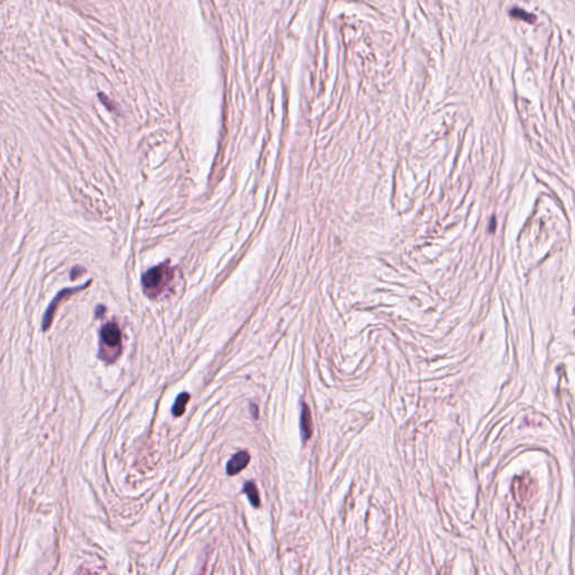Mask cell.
<instances>
[{
  "label": "cell",
  "instance_id": "cell-4",
  "mask_svg": "<svg viewBox=\"0 0 575 575\" xmlns=\"http://www.w3.org/2000/svg\"><path fill=\"white\" fill-rule=\"evenodd\" d=\"M250 454L245 452V450L236 453L235 455L230 459L228 464H227V474L236 475L237 473H240V472L243 471L244 468L247 466V464L250 463Z\"/></svg>",
  "mask_w": 575,
  "mask_h": 575
},
{
  "label": "cell",
  "instance_id": "cell-7",
  "mask_svg": "<svg viewBox=\"0 0 575 575\" xmlns=\"http://www.w3.org/2000/svg\"><path fill=\"white\" fill-rule=\"evenodd\" d=\"M244 492L246 493L250 502L254 505V507H259L260 505V496H259V491H258V489H256L254 483L251 482V481L245 483Z\"/></svg>",
  "mask_w": 575,
  "mask_h": 575
},
{
  "label": "cell",
  "instance_id": "cell-9",
  "mask_svg": "<svg viewBox=\"0 0 575 575\" xmlns=\"http://www.w3.org/2000/svg\"><path fill=\"white\" fill-rule=\"evenodd\" d=\"M84 272H86V271H84L83 267H81V266H74L72 269V271H71V276H70L71 280H75L76 278H79L80 276H82V273H84Z\"/></svg>",
  "mask_w": 575,
  "mask_h": 575
},
{
  "label": "cell",
  "instance_id": "cell-10",
  "mask_svg": "<svg viewBox=\"0 0 575 575\" xmlns=\"http://www.w3.org/2000/svg\"><path fill=\"white\" fill-rule=\"evenodd\" d=\"M251 412L255 419L259 418V409L255 405H251Z\"/></svg>",
  "mask_w": 575,
  "mask_h": 575
},
{
  "label": "cell",
  "instance_id": "cell-11",
  "mask_svg": "<svg viewBox=\"0 0 575 575\" xmlns=\"http://www.w3.org/2000/svg\"><path fill=\"white\" fill-rule=\"evenodd\" d=\"M104 313H105V307H102V306L98 307V308H97V311H96L97 317H98V316H100V315H102V314H104Z\"/></svg>",
  "mask_w": 575,
  "mask_h": 575
},
{
  "label": "cell",
  "instance_id": "cell-1",
  "mask_svg": "<svg viewBox=\"0 0 575 575\" xmlns=\"http://www.w3.org/2000/svg\"><path fill=\"white\" fill-rule=\"evenodd\" d=\"M172 278V270L167 264H161L152 267L143 274L142 284L146 290H156L164 282Z\"/></svg>",
  "mask_w": 575,
  "mask_h": 575
},
{
  "label": "cell",
  "instance_id": "cell-5",
  "mask_svg": "<svg viewBox=\"0 0 575 575\" xmlns=\"http://www.w3.org/2000/svg\"><path fill=\"white\" fill-rule=\"evenodd\" d=\"M300 430H301V436L303 442L311 437L313 434V420H311V412L310 409L307 405H302L301 410V417H300Z\"/></svg>",
  "mask_w": 575,
  "mask_h": 575
},
{
  "label": "cell",
  "instance_id": "cell-6",
  "mask_svg": "<svg viewBox=\"0 0 575 575\" xmlns=\"http://www.w3.org/2000/svg\"><path fill=\"white\" fill-rule=\"evenodd\" d=\"M190 400V395L186 392H182L178 395L177 400H175L173 407H172V415L175 417H180L185 413V406Z\"/></svg>",
  "mask_w": 575,
  "mask_h": 575
},
{
  "label": "cell",
  "instance_id": "cell-3",
  "mask_svg": "<svg viewBox=\"0 0 575 575\" xmlns=\"http://www.w3.org/2000/svg\"><path fill=\"white\" fill-rule=\"evenodd\" d=\"M100 337L102 343L108 347H117L120 345V338H122V333L118 326L115 323H108L101 328Z\"/></svg>",
  "mask_w": 575,
  "mask_h": 575
},
{
  "label": "cell",
  "instance_id": "cell-2",
  "mask_svg": "<svg viewBox=\"0 0 575 575\" xmlns=\"http://www.w3.org/2000/svg\"><path fill=\"white\" fill-rule=\"evenodd\" d=\"M90 283H91V280L86 282V283H84L83 285H78V287H74V288H67V289H63V290H61L60 292H58V294L56 296V298L53 299V301L51 302V305L49 307H47V309L45 311V315H44V317H43L42 329H43L44 332L47 331V329L50 328L51 324H52L54 314H56V310L57 308L58 303H60L64 298H67V297L71 296V295H74V294H76V292H79V291L83 290V289H86Z\"/></svg>",
  "mask_w": 575,
  "mask_h": 575
},
{
  "label": "cell",
  "instance_id": "cell-8",
  "mask_svg": "<svg viewBox=\"0 0 575 575\" xmlns=\"http://www.w3.org/2000/svg\"><path fill=\"white\" fill-rule=\"evenodd\" d=\"M510 14L514 17L519 18V19H522V20H526V21H528V23H534V21L536 20V17H535V15L530 14V13H527L526 10L517 8V7L512 8L510 10Z\"/></svg>",
  "mask_w": 575,
  "mask_h": 575
}]
</instances>
